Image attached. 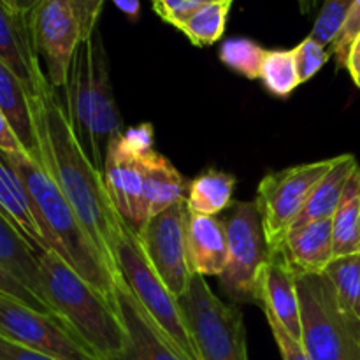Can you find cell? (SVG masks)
<instances>
[{
	"instance_id": "cell-1",
	"label": "cell",
	"mask_w": 360,
	"mask_h": 360,
	"mask_svg": "<svg viewBox=\"0 0 360 360\" xmlns=\"http://www.w3.org/2000/svg\"><path fill=\"white\" fill-rule=\"evenodd\" d=\"M32 108L42 167L62 190L112 273L120 274L115 253L127 221L112 204L104 174L77 141L65 104L55 94V88L46 84L37 97H32Z\"/></svg>"
},
{
	"instance_id": "cell-2",
	"label": "cell",
	"mask_w": 360,
	"mask_h": 360,
	"mask_svg": "<svg viewBox=\"0 0 360 360\" xmlns=\"http://www.w3.org/2000/svg\"><path fill=\"white\" fill-rule=\"evenodd\" d=\"M0 155L20 178L48 248L58 253L84 281L115 306V285L120 274L112 273L108 266L48 171L27 153L0 151Z\"/></svg>"
},
{
	"instance_id": "cell-3",
	"label": "cell",
	"mask_w": 360,
	"mask_h": 360,
	"mask_svg": "<svg viewBox=\"0 0 360 360\" xmlns=\"http://www.w3.org/2000/svg\"><path fill=\"white\" fill-rule=\"evenodd\" d=\"M63 88L67 116L74 134L95 167L102 172L109 144L122 136L123 129L98 28L83 37L77 46Z\"/></svg>"
},
{
	"instance_id": "cell-4",
	"label": "cell",
	"mask_w": 360,
	"mask_h": 360,
	"mask_svg": "<svg viewBox=\"0 0 360 360\" xmlns=\"http://www.w3.org/2000/svg\"><path fill=\"white\" fill-rule=\"evenodd\" d=\"M44 299L55 315L101 360H122L127 333L115 306L53 250L39 253Z\"/></svg>"
},
{
	"instance_id": "cell-5",
	"label": "cell",
	"mask_w": 360,
	"mask_h": 360,
	"mask_svg": "<svg viewBox=\"0 0 360 360\" xmlns=\"http://www.w3.org/2000/svg\"><path fill=\"white\" fill-rule=\"evenodd\" d=\"M301 345L311 360H360V319L341 306L326 274H297Z\"/></svg>"
},
{
	"instance_id": "cell-6",
	"label": "cell",
	"mask_w": 360,
	"mask_h": 360,
	"mask_svg": "<svg viewBox=\"0 0 360 360\" xmlns=\"http://www.w3.org/2000/svg\"><path fill=\"white\" fill-rule=\"evenodd\" d=\"M115 257L120 276L164 336L178 348L185 360H200L178 297L171 294L153 267L148 264L137 243L136 232L127 224L116 245Z\"/></svg>"
},
{
	"instance_id": "cell-7",
	"label": "cell",
	"mask_w": 360,
	"mask_h": 360,
	"mask_svg": "<svg viewBox=\"0 0 360 360\" xmlns=\"http://www.w3.org/2000/svg\"><path fill=\"white\" fill-rule=\"evenodd\" d=\"M178 301L200 360H250L241 311L221 301L204 276L193 273Z\"/></svg>"
},
{
	"instance_id": "cell-8",
	"label": "cell",
	"mask_w": 360,
	"mask_h": 360,
	"mask_svg": "<svg viewBox=\"0 0 360 360\" xmlns=\"http://www.w3.org/2000/svg\"><path fill=\"white\" fill-rule=\"evenodd\" d=\"M227 232V267L220 287L232 302H257V281L269 257L259 207L253 202H232L224 218Z\"/></svg>"
},
{
	"instance_id": "cell-9",
	"label": "cell",
	"mask_w": 360,
	"mask_h": 360,
	"mask_svg": "<svg viewBox=\"0 0 360 360\" xmlns=\"http://www.w3.org/2000/svg\"><path fill=\"white\" fill-rule=\"evenodd\" d=\"M334 158L294 165L269 172L257 188L255 204L262 218L264 236L269 252H278L301 214L316 183L333 167Z\"/></svg>"
},
{
	"instance_id": "cell-10",
	"label": "cell",
	"mask_w": 360,
	"mask_h": 360,
	"mask_svg": "<svg viewBox=\"0 0 360 360\" xmlns=\"http://www.w3.org/2000/svg\"><path fill=\"white\" fill-rule=\"evenodd\" d=\"M188 207L186 199L148 218L136 232L137 243L165 287L181 297L193 276L188 255Z\"/></svg>"
},
{
	"instance_id": "cell-11",
	"label": "cell",
	"mask_w": 360,
	"mask_h": 360,
	"mask_svg": "<svg viewBox=\"0 0 360 360\" xmlns=\"http://www.w3.org/2000/svg\"><path fill=\"white\" fill-rule=\"evenodd\" d=\"M150 150H153V127L150 123L132 127L109 144L102 171L112 204L134 232L144 224L143 157Z\"/></svg>"
},
{
	"instance_id": "cell-12",
	"label": "cell",
	"mask_w": 360,
	"mask_h": 360,
	"mask_svg": "<svg viewBox=\"0 0 360 360\" xmlns=\"http://www.w3.org/2000/svg\"><path fill=\"white\" fill-rule=\"evenodd\" d=\"M0 334L56 360H101L60 319L0 294Z\"/></svg>"
},
{
	"instance_id": "cell-13",
	"label": "cell",
	"mask_w": 360,
	"mask_h": 360,
	"mask_svg": "<svg viewBox=\"0 0 360 360\" xmlns=\"http://www.w3.org/2000/svg\"><path fill=\"white\" fill-rule=\"evenodd\" d=\"M32 41L46 65V79L51 88L65 86L67 72L83 28L70 0H37L28 13Z\"/></svg>"
},
{
	"instance_id": "cell-14",
	"label": "cell",
	"mask_w": 360,
	"mask_h": 360,
	"mask_svg": "<svg viewBox=\"0 0 360 360\" xmlns=\"http://www.w3.org/2000/svg\"><path fill=\"white\" fill-rule=\"evenodd\" d=\"M115 309L129 340L122 360H185L137 302L122 276L116 278Z\"/></svg>"
},
{
	"instance_id": "cell-15",
	"label": "cell",
	"mask_w": 360,
	"mask_h": 360,
	"mask_svg": "<svg viewBox=\"0 0 360 360\" xmlns=\"http://www.w3.org/2000/svg\"><path fill=\"white\" fill-rule=\"evenodd\" d=\"M257 304L276 316L294 340L301 341V302L297 292V273L281 252H269L257 281Z\"/></svg>"
},
{
	"instance_id": "cell-16",
	"label": "cell",
	"mask_w": 360,
	"mask_h": 360,
	"mask_svg": "<svg viewBox=\"0 0 360 360\" xmlns=\"http://www.w3.org/2000/svg\"><path fill=\"white\" fill-rule=\"evenodd\" d=\"M0 60L16 74L30 97H37L42 88L49 84L34 48L28 14L9 9L2 0H0Z\"/></svg>"
},
{
	"instance_id": "cell-17",
	"label": "cell",
	"mask_w": 360,
	"mask_h": 360,
	"mask_svg": "<svg viewBox=\"0 0 360 360\" xmlns=\"http://www.w3.org/2000/svg\"><path fill=\"white\" fill-rule=\"evenodd\" d=\"M278 252L297 274H322L334 260L333 220L292 227Z\"/></svg>"
},
{
	"instance_id": "cell-18",
	"label": "cell",
	"mask_w": 360,
	"mask_h": 360,
	"mask_svg": "<svg viewBox=\"0 0 360 360\" xmlns=\"http://www.w3.org/2000/svg\"><path fill=\"white\" fill-rule=\"evenodd\" d=\"M0 111L16 134L25 153L42 165L37 125L32 108V97L16 74L0 60Z\"/></svg>"
},
{
	"instance_id": "cell-19",
	"label": "cell",
	"mask_w": 360,
	"mask_h": 360,
	"mask_svg": "<svg viewBox=\"0 0 360 360\" xmlns=\"http://www.w3.org/2000/svg\"><path fill=\"white\" fill-rule=\"evenodd\" d=\"M188 255L190 266L200 276H220L227 267V232L218 217L188 211Z\"/></svg>"
},
{
	"instance_id": "cell-20",
	"label": "cell",
	"mask_w": 360,
	"mask_h": 360,
	"mask_svg": "<svg viewBox=\"0 0 360 360\" xmlns=\"http://www.w3.org/2000/svg\"><path fill=\"white\" fill-rule=\"evenodd\" d=\"M144 193L143 217L144 221L162 213L172 204L186 199L190 183L179 174L178 169L165 157L150 150L144 153Z\"/></svg>"
},
{
	"instance_id": "cell-21",
	"label": "cell",
	"mask_w": 360,
	"mask_h": 360,
	"mask_svg": "<svg viewBox=\"0 0 360 360\" xmlns=\"http://www.w3.org/2000/svg\"><path fill=\"white\" fill-rule=\"evenodd\" d=\"M357 165L359 162L354 155L334 157L333 167L311 190L294 227L316 220H333L334 213L341 202V197H343L345 186H347L348 179L352 178Z\"/></svg>"
},
{
	"instance_id": "cell-22",
	"label": "cell",
	"mask_w": 360,
	"mask_h": 360,
	"mask_svg": "<svg viewBox=\"0 0 360 360\" xmlns=\"http://www.w3.org/2000/svg\"><path fill=\"white\" fill-rule=\"evenodd\" d=\"M0 211L27 238L37 255L49 250L41 227L35 220L27 192H25L18 174L4 160L2 155H0Z\"/></svg>"
},
{
	"instance_id": "cell-23",
	"label": "cell",
	"mask_w": 360,
	"mask_h": 360,
	"mask_svg": "<svg viewBox=\"0 0 360 360\" xmlns=\"http://www.w3.org/2000/svg\"><path fill=\"white\" fill-rule=\"evenodd\" d=\"M0 264L28 290L46 301L41 283L39 255L2 211H0Z\"/></svg>"
},
{
	"instance_id": "cell-24",
	"label": "cell",
	"mask_w": 360,
	"mask_h": 360,
	"mask_svg": "<svg viewBox=\"0 0 360 360\" xmlns=\"http://www.w3.org/2000/svg\"><path fill=\"white\" fill-rule=\"evenodd\" d=\"M236 178L229 172L207 169L190 181L186 207L190 213L217 217L232 204Z\"/></svg>"
},
{
	"instance_id": "cell-25",
	"label": "cell",
	"mask_w": 360,
	"mask_h": 360,
	"mask_svg": "<svg viewBox=\"0 0 360 360\" xmlns=\"http://www.w3.org/2000/svg\"><path fill=\"white\" fill-rule=\"evenodd\" d=\"M334 259L359 253L360 246V165L345 186L343 197L333 217Z\"/></svg>"
},
{
	"instance_id": "cell-26",
	"label": "cell",
	"mask_w": 360,
	"mask_h": 360,
	"mask_svg": "<svg viewBox=\"0 0 360 360\" xmlns=\"http://www.w3.org/2000/svg\"><path fill=\"white\" fill-rule=\"evenodd\" d=\"M231 6V0L204 4V6H200L195 13L190 14L178 28L190 39L192 44H214V42L220 41L221 35H224Z\"/></svg>"
},
{
	"instance_id": "cell-27",
	"label": "cell",
	"mask_w": 360,
	"mask_h": 360,
	"mask_svg": "<svg viewBox=\"0 0 360 360\" xmlns=\"http://www.w3.org/2000/svg\"><path fill=\"white\" fill-rule=\"evenodd\" d=\"M323 274L333 283L341 306L360 319V253L336 257Z\"/></svg>"
},
{
	"instance_id": "cell-28",
	"label": "cell",
	"mask_w": 360,
	"mask_h": 360,
	"mask_svg": "<svg viewBox=\"0 0 360 360\" xmlns=\"http://www.w3.org/2000/svg\"><path fill=\"white\" fill-rule=\"evenodd\" d=\"M260 81L274 97H288L301 84L294 49H267L260 69Z\"/></svg>"
},
{
	"instance_id": "cell-29",
	"label": "cell",
	"mask_w": 360,
	"mask_h": 360,
	"mask_svg": "<svg viewBox=\"0 0 360 360\" xmlns=\"http://www.w3.org/2000/svg\"><path fill=\"white\" fill-rule=\"evenodd\" d=\"M267 49L257 44L252 39L234 37L227 39L220 48V60L234 72L248 77V79H260L264 56Z\"/></svg>"
},
{
	"instance_id": "cell-30",
	"label": "cell",
	"mask_w": 360,
	"mask_h": 360,
	"mask_svg": "<svg viewBox=\"0 0 360 360\" xmlns=\"http://www.w3.org/2000/svg\"><path fill=\"white\" fill-rule=\"evenodd\" d=\"M354 2L355 0H326L315 25H313L309 37L315 39L319 44L329 49L333 46L334 39L340 34Z\"/></svg>"
},
{
	"instance_id": "cell-31",
	"label": "cell",
	"mask_w": 360,
	"mask_h": 360,
	"mask_svg": "<svg viewBox=\"0 0 360 360\" xmlns=\"http://www.w3.org/2000/svg\"><path fill=\"white\" fill-rule=\"evenodd\" d=\"M294 58L299 81L306 83L329 62L330 51L308 35L297 48H294Z\"/></svg>"
},
{
	"instance_id": "cell-32",
	"label": "cell",
	"mask_w": 360,
	"mask_h": 360,
	"mask_svg": "<svg viewBox=\"0 0 360 360\" xmlns=\"http://www.w3.org/2000/svg\"><path fill=\"white\" fill-rule=\"evenodd\" d=\"M0 294L9 295V297L27 304L28 308L37 309V311L46 313V315L56 316L55 311H53L51 306H49L48 302L42 301L41 297H37L32 290H28V288L25 287L21 281H18L16 278H14L13 274L2 266V264H0ZM56 319H58V316H56Z\"/></svg>"
},
{
	"instance_id": "cell-33",
	"label": "cell",
	"mask_w": 360,
	"mask_h": 360,
	"mask_svg": "<svg viewBox=\"0 0 360 360\" xmlns=\"http://www.w3.org/2000/svg\"><path fill=\"white\" fill-rule=\"evenodd\" d=\"M360 35V0H355L352 6L350 13H348L347 20H345L343 27H341L340 34L334 39L333 46L329 48L330 55H336L340 65H347L348 53H350L352 44Z\"/></svg>"
},
{
	"instance_id": "cell-34",
	"label": "cell",
	"mask_w": 360,
	"mask_h": 360,
	"mask_svg": "<svg viewBox=\"0 0 360 360\" xmlns=\"http://www.w3.org/2000/svg\"><path fill=\"white\" fill-rule=\"evenodd\" d=\"M264 315H266L267 323L271 327V333H273L274 341L278 345V350H280L281 359L283 360H311L308 355V352L304 350V347L301 345V341L294 340L287 330L283 329L280 322L276 320V316L273 313H269L267 309H262Z\"/></svg>"
},
{
	"instance_id": "cell-35",
	"label": "cell",
	"mask_w": 360,
	"mask_h": 360,
	"mask_svg": "<svg viewBox=\"0 0 360 360\" xmlns=\"http://www.w3.org/2000/svg\"><path fill=\"white\" fill-rule=\"evenodd\" d=\"M70 2H72L77 18H79L83 37H88L97 30L98 16H101L104 0H70Z\"/></svg>"
},
{
	"instance_id": "cell-36",
	"label": "cell",
	"mask_w": 360,
	"mask_h": 360,
	"mask_svg": "<svg viewBox=\"0 0 360 360\" xmlns=\"http://www.w3.org/2000/svg\"><path fill=\"white\" fill-rule=\"evenodd\" d=\"M0 360H56L49 355L41 354L37 350L23 347L16 341L7 340L6 336L0 334Z\"/></svg>"
},
{
	"instance_id": "cell-37",
	"label": "cell",
	"mask_w": 360,
	"mask_h": 360,
	"mask_svg": "<svg viewBox=\"0 0 360 360\" xmlns=\"http://www.w3.org/2000/svg\"><path fill=\"white\" fill-rule=\"evenodd\" d=\"M0 151H4V153H25L23 146L18 141L16 134L11 129L9 122L2 115V111H0Z\"/></svg>"
},
{
	"instance_id": "cell-38",
	"label": "cell",
	"mask_w": 360,
	"mask_h": 360,
	"mask_svg": "<svg viewBox=\"0 0 360 360\" xmlns=\"http://www.w3.org/2000/svg\"><path fill=\"white\" fill-rule=\"evenodd\" d=\"M350 72L352 77L359 76L360 74V35L354 41L352 44L350 53H348V58H347V65H345Z\"/></svg>"
},
{
	"instance_id": "cell-39",
	"label": "cell",
	"mask_w": 360,
	"mask_h": 360,
	"mask_svg": "<svg viewBox=\"0 0 360 360\" xmlns=\"http://www.w3.org/2000/svg\"><path fill=\"white\" fill-rule=\"evenodd\" d=\"M123 14L130 18L132 21H136L139 18L141 13V0H111Z\"/></svg>"
},
{
	"instance_id": "cell-40",
	"label": "cell",
	"mask_w": 360,
	"mask_h": 360,
	"mask_svg": "<svg viewBox=\"0 0 360 360\" xmlns=\"http://www.w3.org/2000/svg\"><path fill=\"white\" fill-rule=\"evenodd\" d=\"M37 4V0H14V6H16V11L21 14H28L32 11V7Z\"/></svg>"
},
{
	"instance_id": "cell-41",
	"label": "cell",
	"mask_w": 360,
	"mask_h": 360,
	"mask_svg": "<svg viewBox=\"0 0 360 360\" xmlns=\"http://www.w3.org/2000/svg\"><path fill=\"white\" fill-rule=\"evenodd\" d=\"M313 2H315V0H301V4H302V7H304V11L306 9H311Z\"/></svg>"
},
{
	"instance_id": "cell-42",
	"label": "cell",
	"mask_w": 360,
	"mask_h": 360,
	"mask_svg": "<svg viewBox=\"0 0 360 360\" xmlns=\"http://www.w3.org/2000/svg\"><path fill=\"white\" fill-rule=\"evenodd\" d=\"M4 4H6L7 7H9V9H13V11H16V6H14V0H2ZM18 13V11H16Z\"/></svg>"
},
{
	"instance_id": "cell-43",
	"label": "cell",
	"mask_w": 360,
	"mask_h": 360,
	"mask_svg": "<svg viewBox=\"0 0 360 360\" xmlns=\"http://www.w3.org/2000/svg\"><path fill=\"white\" fill-rule=\"evenodd\" d=\"M354 81H355V84H357V86L360 88V74H359V76L354 77Z\"/></svg>"
},
{
	"instance_id": "cell-44",
	"label": "cell",
	"mask_w": 360,
	"mask_h": 360,
	"mask_svg": "<svg viewBox=\"0 0 360 360\" xmlns=\"http://www.w3.org/2000/svg\"><path fill=\"white\" fill-rule=\"evenodd\" d=\"M359 253H360V246H359Z\"/></svg>"
},
{
	"instance_id": "cell-45",
	"label": "cell",
	"mask_w": 360,
	"mask_h": 360,
	"mask_svg": "<svg viewBox=\"0 0 360 360\" xmlns=\"http://www.w3.org/2000/svg\"><path fill=\"white\" fill-rule=\"evenodd\" d=\"M151 2H153V0H151Z\"/></svg>"
}]
</instances>
